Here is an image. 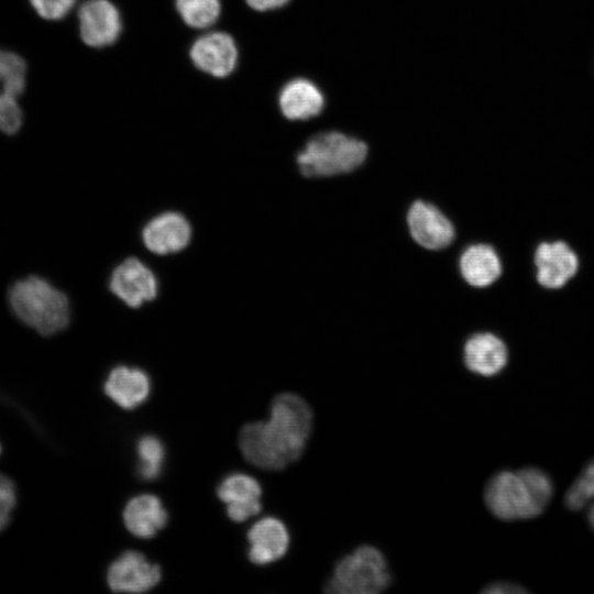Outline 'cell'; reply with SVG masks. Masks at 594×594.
I'll list each match as a JSON object with an SVG mask.
<instances>
[{
  "label": "cell",
  "instance_id": "1",
  "mask_svg": "<svg viewBox=\"0 0 594 594\" xmlns=\"http://www.w3.org/2000/svg\"><path fill=\"white\" fill-rule=\"evenodd\" d=\"M312 420L311 408L304 398L282 393L271 404L268 420L250 422L241 429V452L260 469L283 470L302 454Z\"/></svg>",
  "mask_w": 594,
  "mask_h": 594
},
{
  "label": "cell",
  "instance_id": "2",
  "mask_svg": "<svg viewBox=\"0 0 594 594\" xmlns=\"http://www.w3.org/2000/svg\"><path fill=\"white\" fill-rule=\"evenodd\" d=\"M553 495L550 476L535 466L494 474L484 490L487 509L498 519L519 520L538 517Z\"/></svg>",
  "mask_w": 594,
  "mask_h": 594
},
{
  "label": "cell",
  "instance_id": "3",
  "mask_svg": "<svg viewBox=\"0 0 594 594\" xmlns=\"http://www.w3.org/2000/svg\"><path fill=\"white\" fill-rule=\"evenodd\" d=\"M8 302L18 320L42 336L63 331L70 321V304L64 292L41 276L15 280Z\"/></svg>",
  "mask_w": 594,
  "mask_h": 594
},
{
  "label": "cell",
  "instance_id": "4",
  "mask_svg": "<svg viewBox=\"0 0 594 594\" xmlns=\"http://www.w3.org/2000/svg\"><path fill=\"white\" fill-rule=\"evenodd\" d=\"M367 151L362 140L339 131H327L309 139L296 162L305 177H332L359 168Z\"/></svg>",
  "mask_w": 594,
  "mask_h": 594
},
{
  "label": "cell",
  "instance_id": "5",
  "mask_svg": "<svg viewBox=\"0 0 594 594\" xmlns=\"http://www.w3.org/2000/svg\"><path fill=\"white\" fill-rule=\"evenodd\" d=\"M389 584L391 574L383 553L372 546H362L338 561L324 591L331 594H376Z\"/></svg>",
  "mask_w": 594,
  "mask_h": 594
},
{
  "label": "cell",
  "instance_id": "6",
  "mask_svg": "<svg viewBox=\"0 0 594 594\" xmlns=\"http://www.w3.org/2000/svg\"><path fill=\"white\" fill-rule=\"evenodd\" d=\"M111 293L130 308L152 301L158 290L153 271L136 257L122 261L111 273Z\"/></svg>",
  "mask_w": 594,
  "mask_h": 594
},
{
  "label": "cell",
  "instance_id": "7",
  "mask_svg": "<svg viewBox=\"0 0 594 594\" xmlns=\"http://www.w3.org/2000/svg\"><path fill=\"white\" fill-rule=\"evenodd\" d=\"M158 565L151 563L138 551H125L109 566L107 582L117 593H143L161 581Z\"/></svg>",
  "mask_w": 594,
  "mask_h": 594
},
{
  "label": "cell",
  "instance_id": "8",
  "mask_svg": "<svg viewBox=\"0 0 594 594\" xmlns=\"http://www.w3.org/2000/svg\"><path fill=\"white\" fill-rule=\"evenodd\" d=\"M407 226L413 240L427 250H441L454 239L452 222L433 205L416 200L409 207Z\"/></svg>",
  "mask_w": 594,
  "mask_h": 594
},
{
  "label": "cell",
  "instance_id": "9",
  "mask_svg": "<svg viewBox=\"0 0 594 594\" xmlns=\"http://www.w3.org/2000/svg\"><path fill=\"white\" fill-rule=\"evenodd\" d=\"M79 34L85 44L105 47L117 41L121 32L118 9L109 0H88L78 10Z\"/></svg>",
  "mask_w": 594,
  "mask_h": 594
},
{
  "label": "cell",
  "instance_id": "10",
  "mask_svg": "<svg viewBox=\"0 0 594 594\" xmlns=\"http://www.w3.org/2000/svg\"><path fill=\"white\" fill-rule=\"evenodd\" d=\"M141 235L150 252L168 255L187 248L191 239V227L186 217L179 212L166 211L146 222Z\"/></svg>",
  "mask_w": 594,
  "mask_h": 594
},
{
  "label": "cell",
  "instance_id": "11",
  "mask_svg": "<svg viewBox=\"0 0 594 594\" xmlns=\"http://www.w3.org/2000/svg\"><path fill=\"white\" fill-rule=\"evenodd\" d=\"M190 58L200 70L226 77L237 66L238 47L234 40L224 32H210L198 37L190 48Z\"/></svg>",
  "mask_w": 594,
  "mask_h": 594
},
{
  "label": "cell",
  "instance_id": "12",
  "mask_svg": "<svg viewBox=\"0 0 594 594\" xmlns=\"http://www.w3.org/2000/svg\"><path fill=\"white\" fill-rule=\"evenodd\" d=\"M217 495L227 505L228 517L235 522L244 521L262 509L260 483L251 475L232 473L217 488Z\"/></svg>",
  "mask_w": 594,
  "mask_h": 594
},
{
  "label": "cell",
  "instance_id": "13",
  "mask_svg": "<svg viewBox=\"0 0 594 594\" xmlns=\"http://www.w3.org/2000/svg\"><path fill=\"white\" fill-rule=\"evenodd\" d=\"M537 279L547 288L562 287L578 271L576 254L562 241L541 243L535 254Z\"/></svg>",
  "mask_w": 594,
  "mask_h": 594
},
{
  "label": "cell",
  "instance_id": "14",
  "mask_svg": "<svg viewBox=\"0 0 594 594\" xmlns=\"http://www.w3.org/2000/svg\"><path fill=\"white\" fill-rule=\"evenodd\" d=\"M248 557L251 562L264 565L285 556L289 544L286 526L275 517L256 521L248 532Z\"/></svg>",
  "mask_w": 594,
  "mask_h": 594
},
{
  "label": "cell",
  "instance_id": "15",
  "mask_svg": "<svg viewBox=\"0 0 594 594\" xmlns=\"http://www.w3.org/2000/svg\"><path fill=\"white\" fill-rule=\"evenodd\" d=\"M324 102L320 88L307 78L289 80L278 95L279 110L290 121H305L319 116Z\"/></svg>",
  "mask_w": 594,
  "mask_h": 594
},
{
  "label": "cell",
  "instance_id": "16",
  "mask_svg": "<svg viewBox=\"0 0 594 594\" xmlns=\"http://www.w3.org/2000/svg\"><path fill=\"white\" fill-rule=\"evenodd\" d=\"M103 391L121 408L134 409L148 397L151 382L144 371L119 365L108 374Z\"/></svg>",
  "mask_w": 594,
  "mask_h": 594
},
{
  "label": "cell",
  "instance_id": "17",
  "mask_svg": "<svg viewBox=\"0 0 594 594\" xmlns=\"http://www.w3.org/2000/svg\"><path fill=\"white\" fill-rule=\"evenodd\" d=\"M465 366L473 373L492 376L507 363V348L496 336L484 332L472 336L464 344Z\"/></svg>",
  "mask_w": 594,
  "mask_h": 594
},
{
  "label": "cell",
  "instance_id": "18",
  "mask_svg": "<svg viewBox=\"0 0 594 594\" xmlns=\"http://www.w3.org/2000/svg\"><path fill=\"white\" fill-rule=\"evenodd\" d=\"M167 517L161 499L150 494L133 497L123 510L127 529L141 539L153 538L164 528Z\"/></svg>",
  "mask_w": 594,
  "mask_h": 594
},
{
  "label": "cell",
  "instance_id": "19",
  "mask_svg": "<svg viewBox=\"0 0 594 594\" xmlns=\"http://www.w3.org/2000/svg\"><path fill=\"white\" fill-rule=\"evenodd\" d=\"M459 268L464 280L473 287L490 286L502 273L497 253L492 246L483 243L470 245L464 250Z\"/></svg>",
  "mask_w": 594,
  "mask_h": 594
},
{
  "label": "cell",
  "instance_id": "20",
  "mask_svg": "<svg viewBox=\"0 0 594 594\" xmlns=\"http://www.w3.org/2000/svg\"><path fill=\"white\" fill-rule=\"evenodd\" d=\"M26 69L21 56L0 50V92L19 98L25 88Z\"/></svg>",
  "mask_w": 594,
  "mask_h": 594
},
{
  "label": "cell",
  "instance_id": "21",
  "mask_svg": "<svg viewBox=\"0 0 594 594\" xmlns=\"http://www.w3.org/2000/svg\"><path fill=\"white\" fill-rule=\"evenodd\" d=\"M176 9L187 25L206 29L218 20L221 3L220 0H176Z\"/></svg>",
  "mask_w": 594,
  "mask_h": 594
},
{
  "label": "cell",
  "instance_id": "22",
  "mask_svg": "<svg viewBox=\"0 0 594 594\" xmlns=\"http://www.w3.org/2000/svg\"><path fill=\"white\" fill-rule=\"evenodd\" d=\"M138 452V473L146 481L158 477L162 472L165 450L164 446L155 436H143L136 444Z\"/></svg>",
  "mask_w": 594,
  "mask_h": 594
},
{
  "label": "cell",
  "instance_id": "23",
  "mask_svg": "<svg viewBox=\"0 0 594 594\" xmlns=\"http://www.w3.org/2000/svg\"><path fill=\"white\" fill-rule=\"evenodd\" d=\"M594 499V459L574 480L564 495V505L570 510H581Z\"/></svg>",
  "mask_w": 594,
  "mask_h": 594
},
{
  "label": "cell",
  "instance_id": "24",
  "mask_svg": "<svg viewBox=\"0 0 594 594\" xmlns=\"http://www.w3.org/2000/svg\"><path fill=\"white\" fill-rule=\"evenodd\" d=\"M23 112L18 98L0 92V131L14 134L22 127Z\"/></svg>",
  "mask_w": 594,
  "mask_h": 594
},
{
  "label": "cell",
  "instance_id": "25",
  "mask_svg": "<svg viewBox=\"0 0 594 594\" xmlns=\"http://www.w3.org/2000/svg\"><path fill=\"white\" fill-rule=\"evenodd\" d=\"M30 3L43 19L56 21L68 14L76 0H30Z\"/></svg>",
  "mask_w": 594,
  "mask_h": 594
},
{
  "label": "cell",
  "instance_id": "26",
  "mask_svg": "<svg viewBox=\"0 0 594 594\" xmlns=\"http://www.w3.org/2000/svg\"><path fill=\"white\" fill-rule=\"evenodd\" d=\"M15 488L12 481L0 473V531H2L10 521L15 505Z\"/></svg>",
  "mask_w": 594,
  "mask_h": 594
},
{
  "label": "cell",
  "instance_id": "27",
  "mask_svg": "<svg viewBox=\"0 0 594 594\" xmlns=\"http://www.w3.org/2000/svg\"><path fill=\"white\" fill-rule=\"evenodd\" d=\"M482 593L485 594H521L528 593V591L520 584L513 582L498 581L487 584Z\"/></svg>",
  "mask_w": 594,
  "mask_h": 594
},
{
  "label": "cell",
  "instance_id": "28",
  "mask_svg": "<svg viewBox=\"0 0 594 594\" xmlns=\"http://www.w3.org/2000/svg\"><path fill=\"white\" fill-rule=\"evenodd\" d=\"M250 8L255 11L264 12L279 9L286 6L289 0H245Z\"/></svg>",
  "mask_w": 594,
  "mask_h": 594
},
{
  "label": "cell",
  "instance_id": "29",
  "mask_svg": "<svg viewBox=\"0 0 594 594\" xmlns=\"http://www.w3.org/2000/svg\"><path fill=\"white\" fill-rule=\"evenodd\" d=\"M587 506L588 507H587L586 518L591 528L594 530V499Z\"/></svg>",
  "mask_w": 594,
  "mask_h": 594
},
{
  "label": "cell",
  "instance_id": "30",
  "mask_svg": "<svg viewBox=\"0 0 594 594\" xmlns=\"http://www.w3.org/2000/svg\"><path fill=\"white\" fill-rule=\"evenodd\" d=\"M0 451H1V448H0Z\"/></svg>",
  "mask_w": 594,
  "mask_h": 594
}]
</instances>
